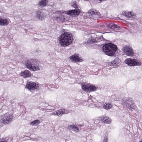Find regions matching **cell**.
Returning <instances> with one entry per match:
<instances>
[{
	"mask_svg": "<svg viewBox=\"0 0 142 142\" xmlns=\"http://www.w3.org/2000/svg\"><path fill=\"white\" fill-rule=\"evenodd\" d=\"M74 40L73 36L70 33L66 32L60 36L59 38V43L63 47L69 46L72 44Z\"/></svg>",
	"mask_w": 142,
	"mask_h": 142,
	"instance_id": "6da1fadb",
	"label": "cell"
},
{
	"mask_svg": "<svg viewBox=\"0 0 142 142\" xmlns=\"http://www.w3.org/2000/svg\"><path fill=\"white\" fill-rule=\"evenodd\" d=\"M25 65L28 69L31 70L36 71L40 69L39 62L37 60L35 59L27 60L26 61Z\"/></svg>",
	"mask_w": 142,
	"mask_h": 142,
	"instance_id": "7a4b0ae2",
	"label": "cell"
},
{
	"mask_svg": "<svg viewBox=\"0 0 142 142\" xmlns=\"http://www.w3.org/2000/svg\"><path fill=\"white\" fill-rule=\"evenodd\" d=\"M105 53L110 56H113L117 50V46L114 44L108 43L106 44L103 47Z\"/></svg>",
	"mask_w": 142,
	"mask_h": 142,
	"instance_id": "3957f363",
	"label": "cell"
},
{
	"mask_svg": "<svg viewBox=\"0 0 142 142\" xmlns=\"http://www.w3.org/2000/svg\"><path fill=\"white\" fill-rule=\"evenodd\" d=\"M13 117L12 114L5 115L0 118V122L4 124H8L12 121Z\"/></svg>",
	"mask_w": 142,
	"mask_h": 142,
	"instance_id": "277c9868",
	"label": "cell"
},
{
	"mask_svg": "<svg viewBox=\"0 0 142 142\" xmlns=\"http://www.w3.org/2000/svg\"><path fill=\"white\" fill-rule=\"evenodd\" d=\"M39 87V84L37 83L29 82L26 84V88L30 91L37 90Z\"/></svg>",
	"mask_w": 142,
	"mask_h": 142,
	"instance_id": "5b68a950",
	"label": "cell"
},
{
	"mask_svg": "<svg viewBox=\"0 0 142 142\" xmlns=\"http://www.w3.org/2000/svg\"><path fill=\"white\" fill-rule=\"evenodd\" d=\"M125 62L126 64L130 66H140L141 65L140 62L135 59H127L125 60Z\"/></svg>",
	"mask_w": 142,
	"mask_h": 142,
	"instance_id": "8992f818",
	"label": "cell"
},
{
	"mask_svg": "<svg viewBox=\"0 0 142 142\" xmlns=\"http://www.w3.org/2000/svg\"><path fill=\"white\" fill-rule=\"evenodd\" d=\"M82 88L84 91L87 93H90L97 90V88L95 86L89 84H83L82 86Z\"/></svg>",
	"mask_w": 142,
	"mask_h": 142,
	"instance_id": "52a82bcc",
	"label": "cell"
},
{
	"mask_svg": "<svg viewBox=\"0 0 142 142\" xmlns=\"http://www.w3.org/2000/svg\"><path fill=\"white\" fill-rule=\"evenodd\" d=\"M122 50L124 53L127 56H133L134 52L133 50L130 46H125L123 47Z\"/></svg>",
	"mask_w": 142,
	"mask_h": 142,
	"instance_id": "ba28073f",
	"label": "cell"
},
{
	"mask_svg": "<svg viewBox=\"0 0 142 142\" xmlns=\"http://www.w3.org/2000/svg\"><path fill=\"white\" fill-rule=\"evenodd\" d=\"M70 59L72 61L75 62H80L83 61L82 58L78 54H75L72 55L70 57Z\"/></svg>",
	"mask_w": 142,
	"mask_h": 142,
	"instance_id": "9c48e42d",
	"label": "cell"
},
{
	"mask_svg": "<svg viewBox=\"0 0 142 142\" xmlns=\"http://www.w3.org/2000/svg\"><path fill=\"white\" fill-rule=\"evenodd\" d=\"M80 11L78 9L69 10L67 12V15L73 17H77L79 15Z\"/></svg>",
	"mask_w": 142,
	"mask_h": 142,
	"instance_id": "30bf717a",
	"label": "cell"
},
{
	"mask_svg": "<svg viewBox=\"0 0 142 142\" xmlns=\"http://www.w3.org/2000/svg\"><path fill=\"white\" fill-rule=\"evenodd\" d=\"M68 110L65 109H62L57 110L54 112L52 114V115L58 116H59L63 114H67L68 113Z\"/></svg>",
	"mask_w": 142,
	"mask_h": 142,
	"instance_id": "8fae6325",
	"label": "cell"
},
{
	"mask_svg": "<svg viewBox=\"0 0 142 142\" xmlns=\"http://www.w3.org/2000/svg\"><path fill=\"white\" fill-rule=\"evenodd\" d=\"M125 103V106L130 109H132L135 108V105L133 101L131 99H128L126 100Z\"/></svg>",
	"mask_w": 142,
	"mask_h": 142,
	"instance_id": "7c38bea8",
	"label": "cell"
},
{
	"mask_svg": "<svg viewBox=\"0 0 142 142\" xmlns=\"http://www.w3.org/2000/svg\"><path fill=\"white\" fill-rule=\"evenodd\" d=\"M20 76L24 78H27L30 77L32 76V74L28 70H26L23 71L20 74Z\"/></svg>",
	"mask_w": 142,
	"mask_h": 142,
	"instance_id": "4fadbf2b",
	"label": "cell"
},
{
	"mask_svg": "<svg viewBox=\"0 0 142 142\" xmlns=\"http://www.w3.org/2000/svg\"><path fill=\"white\" fill-rule=\"evenodd\" d=\"M36 17L39 20H43L45 19L46 16L41 11H39L36 13Z\"/></svg>",
	"mask_w": 142,
	"mask_h": 142,
	"instance_id": "5bb4252c",
	"label": "cell"
},
{
	"mask_svg": "<svg viewBox=\"0 0 142 142\" xmlns=\"http://www.w3.org/2000/svg\"><path fill=\"white\" fill-rule=\"evenodd\" d=\"M8 20L7 18L0 17V25L6 26L9 24Z\"/></svg>",
	"mask_w": 142,
	"mask_h": 142,
	"instance_id": "9a60e30c",
	"label": "cell"
},
{
	"mask_svg": "<svg viewBox=\"0 0 142 142\" xmlns=\"http://www.w3.org/2000/svg\"><path fill=\"white\" fill-rule=\"evenodd\" d=\"M122 14L128 18H131L134 16L135 15L133 13L131 12L127 11L123 12Z\"/></svg>",
	"mask_w": 142,
	"mask_h": 142,
	"instance_id": "2e32d148",
	"label": "cell"
},
{
	"mask_svg": "<svg viewBox=\"0 0 142 142\" xmlns=\"http://www.w3.org/2000/svg\"><path fill=\"white\" fill-rule=\"evenodd\" d=\"M121 63V60L119 59H115L114 61L110 63V65L112 66H119Z\"/></svg>",
	"mask_w": 142,
	"mask_h": 142,
	"instance_id": "e0dca14e",
	"label": "cell"
},
{
	"mask_svg": "<svg viewBox=\"0 0 142 142\" xmlns=\"http://www.w3.org/2000/svg\"><path fill=\"white\" fill-rule=\"evenodd\" d=\"M102 120L104 123L108 124L111 122V119L110 118L107 116H105L102 118Z\"/></svg>",
	"mask_w": 142,
	"mask_h": 142,
	"instance_id": "ac0fdd59",
	"label": "cell"
},
{
	"mask_svg": "<svg viewBox=\"0 0 142 142\" xmlns=\"http://www.w3.org/2000/svg\"><path fill=\"white\" fill-rule=\"evenodd\" d=\"M68 128L74 131H78L79 130L78 127L75 125H70L68 127Z\"/></svg>",
	"mask_w": 142,
	"mask_h": 142,
	"instance_id": "d6986e66",
	"label": "cell"
},
{
	"mask_svg": "<svg viewBox=\"0 0 142 142\" xmlns=\"http://www.w3.org/2000/svg\"><path fill=\"white\" fill-rule=\"evenodd\" d=\"M112 106V105L111 104L106 103L104 105L103 107L105 109L108 110L111 109Z\"/></svg>",
	"mask_w": 142,
	"mask_h": 142,
	"instance_id": "ffe728a7",
	"label": "cell"
},
{
	"mask_svg": "<svg viewBox=\"0 0 142 142\" xmlns=\"http://www.w3.org/2000/svg\"><path fill=\"white\" fill-rule=\"evenodd\" d=\"M89 14L93 15H98L99 14L98 11L94 9L91 10L90 11H89Z\"/></svg>",
	"mask_w": 142,
	"mask_h": 142,
	"instance_id": "44dd1931",
	"label": "cell"
},
{
	"mask_svg": "<svg viewBox=\"0 0 142 142\" xmlns=\"http://www.w3.org/2000/svg\"><path fill=\"white\" fill-rule=\"evenodd\" d=\"M48 3L47 1H42L39 2L38 5L41 7L46 6Z\"/></svg>",
	"mask_w": 142,
	"mask_h": 142,
	"instance_id": "7402d4cb",
	"label": "cell"
},
{
	"mask_svg": "<svg viewBox=\"0 0 142 142\" xmlns=\"http://www.w3.org/2000/svg\"><path fill=\"white\" fill-rule=\"evenodd\" d=\"M40 123V121L36 120L33 121L30 123V125H39Z\"/></svg>",
	"mask_w": 142,
	"mask_h": 142,
	"instance_id": "603a6c76",
	"label": "cell"
},
{
	"mask_svg": "<svg viewBox=\"0 0 142 142\" xmlns=\"http://www.w3.org/2000/svg\"><path fill=\"white\" fill-rule=\"evenodd\" d=\"M96 41L95 40H91L90 41H89L88 42V43L89 44H92V43H96Z\"/></svg>",
	"mask_w": 142,
	"mask_h": 142,
	"instance_id": "cb8c5ba5",
	"label": "cell"
},
{
	"mask_svg": "<svg viewBox=\"0 0 142 142\" xmlns=\"http://www.w3.org/2000/svg\"><path fill=\"white\" fill-rule=\"evenodd\" d=\"M0 142H7V141L6 139L3 138L0 139Z\"/></svg>",
	"mask_w": 142,
	"mask_h": 142,
	"instance_id": "d4e9b609",
	"label": "cell"
},
{
	"mask_svg": "<svg viewBox=\"0 0 142 142\" xmlns=\"http://www.w3.org/2000/svg\"><path fill=\"white\" fill-rule=\"evenodd\" d=\"M72 6L75 8H77V5L76 4H74Z\"/></svg>",
	"mask_w": 142,
	"mask_h": 142,
	"instance_id": "484cf974",
	"label": "cell"
},
{
	"mask_svg": "<svg viewBox=\"0 0 142 142\" xmlns=\"http://www.w3.org/2000/svg\"><path fill=\"white\" fill-rule=\"evenodd\" d=\"M140 142H141V141H140Z\"/></svg>",
	"mask_w": 142,
	"mask_h": 142,
	"instance_id": "4316f807",
	"label": "cell"
}]
</instances>
